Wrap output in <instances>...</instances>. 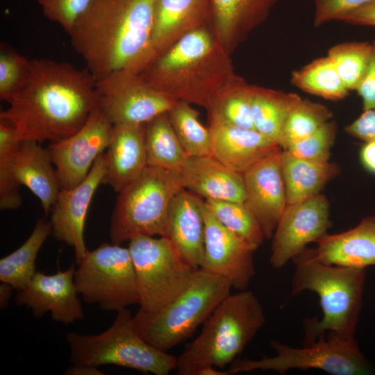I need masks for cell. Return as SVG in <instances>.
<instances>
[{
	"instance_id": "1",
	"label": "cell",
	"mask_w": 375,
	"mask_h": 375,
	"mask_svg": "<svg viewBox=\"0 0 375 375\" xmlns=\"http://www.w3.org/2000/svg\"><path fill=\"white\" fill-rule=\"evenodd\" d=\"M23 88L7 102L0 119L10 123L22 140L53 142L78 131L97 106L96 79L86 67L51 59L30 60Z\"/></svg>"
},
{
	"instance_id": "2",
	"label": "cell",
	"mask_w": 375,
	"mask_h": 375,
	"mask_svg": "<svg viewBox=\"0 0 375 375\" xmlns=\"http://www.w3.org/2000/svg\"><path fill=\"white\" fill-rule=\"evenodd\" d=\"M155 0H92L69 35L96 81L127 69L142 73L158 53L153 42Z\"/></svg>"
},
{
	"instance_id": "3",
	"label": "cell",
	"mask_w": 375,
	"mask_h": 375,
	"mask_svg": "<svg viewBox=\"0 0 375 375\" xmlns=\"http://www.w3.org/2000/svg\"><path fill=\"white\" fill-rule=\"evenodd\" d=\"M229 54L210 27L194 30L158 54L141 76L176 101L206 109L237 75Z\"/></svg>"
},
{
	"instance_id": "4",
	"label": "cell",
	"mask_w": 375,
	"mask_h": 375,
	"mask_svg": "<svg viewBox=\"0 0 375 375\" xmlns=\"http://www.w3.org/2000/svg\"><path fill=\"white\" fill-rule=\"evenodd\" d=\"M294 273L291 295L305 290L317 293L322 318L304 322L303 345L322 335L354 339L362 306L365 270L322 263L315 260L306 248L292 260Z\"/></svg>"
},
{
	"instance_id": "5",
	"label": "cell",
	"mask_w": 375,
	"mask_h": 375,
	"mask_svg": "<svg viewBox=\"0 0 375 375\" xmlns=\"http://www.w3.org/2000/svg\"><path fill=\"white\" fill-rule=\"evenodd\" d=\"M265 322L262 306L251 291L228 294L177 357V374L196 375L206 367L223 369L231 365Z\"/></svg>"
},
{
	"instance_id": "6",
	"label": "cell",
	"mask_w": 375,
	"mask_h": 375,
	"mask_svg": "<svg viewBox=\"0 0 375 375\" xmlns=\"http://www.w3.org/2000/svg\"><path fill=\"white\" fill-rule=\"evenodd\" d=\"M231 288L226 278L198 269L187 287L165 307L155 312L139 310L133 316L135 329L147 343L167 352L190 338Z\"/></svg>"
},
{
	"instance_id": "7",
	"label": "cell",
	"mask_w": 375,
	"mask_h": 375,
	"mask_svg": "<svg viewBox=\"0 0 375 375\" xmlns=\"http://www.w3.org/2000/svg\"><path fill=\"white\" fill-rule=\"evenodd\" d=\"M66 340L72 364L114 365L155 375H168L177 369V357L153 347L138 333L128 308L117 312L105 331L92 335L70 331Z\"/></svg>"
},
{
	"instance_id": "8",
	"label": "cell",
	"mask_w": 375,
	"mask_h": 375,
	"mask_svg": "<svg viewBox=\"0 0 375 375\" xmlns=\"http://www.w3.org/2000/svg\"><path fill=\"white\" fill-rule=\"evenodd\" d=\"M183 189L180 172L147 165L118 193L109 228L112 243L138 235L165 237L170 202Z\"/></svg>"
},
{
	"instance_id": "9",
	"label": "cell",
	"mask_w": 375,
	"mask_h": 375,
	"mask_svg": "<svg viewBox=\"0 0 375 375\" xmlns=\"http://www.w3.org/2000/svg\"><path fill=\"white\" fill-rule=\"evenodd\" d=\"M128 248L140 297V310L155 312L174 300L198 269L188 263L165 237L138 235Z\"/></svg>"
},
{
	"instance_id": "10",
	"label": "cell",
	"mask_w": 375,
	"mask_h": 375,
	"mask_svg": "<svg viewBox=\"0 0 375 375\" xmlns=\"http://www.w3.org/2000/svg\"><path fill=\"white\" fill-rule=\"evenodd\" d=\"M270 347L272 357L259 360L235 359L228 374L254 370H272L283 374L292 369H319L333 375H358L372 372V368L358 348L356 339L322 335L302 348L292 347L276 340Z\"/></svg>"
},
{
	"instance_id": "11",
	"label": "cell",
	"mask_w": 375,
	"mask_h": 375,
	"mask_svg": "<svg viewBox=\"0 0 375 375\" xmlns=\"http://www.w3.org/2000/svg\"><path fill=\"white\" fill-rule=\"evenodd\" d=\"M74 273V283L84 301L118 312L140 303L136 277L128 248L103 242L88 249Z\"/></svg>"
},
{
	"instance_id": "12",
	"label": "cell",
	"mask_w": 375,
	"mask_h": 375,
	"mask_svg": "<svg viewBox=\"0 0 375 375\" xmlns=\"http://www.w3.org/2000/svg\"><path fill=\"white\" fill-rule=\"evenodd\" d=\"M97 106L113 124H142L167 112L176 101L154 89L141 76L127 69L96 82Z\"/></svg>"
},
{
	"instance_id": "13",
	"label": "cell",
	"mask_w": 375,
	"mask_h": 375,
	"mask_svg": "<svg viewBox=\"0 0 375 375\" xmlns=\"http://www.w3.org/2000/svg\"><path fill=\"white\" fill-rule=\"evenodd\" d=\"M113 126L96 106L78 131L49 144L47 149L55 166L60 189L74 188L86 178L95 160L107 149Z\"/></svg>"
},
{
	"instance_id": "14",
	"label": "cell",
	"mask_w": 375,
	"mask_h": 375,
	"mask_svg": "<svg viewBox=\"0 0 375 375\" xmlns=\"http://www.w3.org/2000/svg\"><path fill=\"white\" fill-rule=\"evenodd\" d=\"M330 205L321 193L304 201L288 204L272 236L269 262L272 267H283L301 253L310 242H316L331 226Z\"/></svg>"
},
{
	"instance_id": "15",
	"label": "cell",
	"mask_w": 375,
	"mask_h": 375,
	"mask_svg": "<svg viewBox=\"0 0 375 375\" xmlns=\"http://www.w3.org/2000/svg\"><path fill=\"white\" fill-rule=\"evenodd\" d=\"M106 168V153H102L81 183L60 190L50 211L51 235L56 240L74 248L76 265L88 251L84 240L87 213L95 191L102 183Z\"/></svg>"
},
{
	"instance_id": "16",
	"label": "cell",
	"mask_w": 375,
	"mask_h": 375,
	"mask_svg": "<svg viewBox=\"0 0 375 375\" xmlns=\"http://www.w3.org/2000/svg\"><path fill=\"white\" fill-rule=\"evenodd\" d=\"M204 220V253L199 269L226 278L232 288L247 290L255 275V251L224 226L206 204Z\"/></svg>"
},
{
	"instance_id": "17",
	"label": "cell",
	"mask_w": 375,
	"mask_h": 375,
	"mask_svg": "<svg viewBox=\"0 0 375 375\" xmlns=\"http://www.w3.org/2000/svg\"><path fill=\"white\" fill-rule=\"evenodd\" d=\"M75 262L65 270L47 275L37 271L28 285L17 291L15 303L32 310L35 318L50 312L52 319L64 324L83 320V310L74 283Z\"/></svg>"
},
{
	"instance_id": "18",
	"label": "cell",
	"mask_w": 375,
	"mask_h": 375,
	"mask_svg": "<svg viewBox=\"0 0 375 375\" xmlns=\"http://www.w3.org/2000/svg\"><path fill=\"white\" fill-rule=\"evenodd\" d=\"M279 147L242 173L244 205L258 222L265 238H272L285 209L287 197Z\"/></svg>"
},
{
	"instance_id": "19",
	"label": "cell",
	"mask_w": 375,
	"mask_h": 375,
	"mask_svg": "<svg viewBox=\"0 0 375 375\" xmlns=\"http://www.w3.org/2000/svg\"><path fill=\"white\" fill-rule=\"evenodd\" d=\"M212 156L228 168L244 173L279 147L274 140L255 129L230 124L208 112Z\"/></svg>"
},
{
	"instance_id": "20",
	"label": "cell",
	"mask_w": 375,
	"mask_h": 375,
	"mask_svg": "<svg viewBox=\"0 0 375 375\" xmlns=\"http://www.w3.org/2000/svg\"><path fill=\"white\" fill-rule=\"evenodd\" d=\"M205 201L186 189L179 191L170 202L165 238L182 258L199 269L205 242Z\"/></svg>"
},
{
	"instance_id": "21",
	"label": "cell",
	"mask_w": 375,
	"mask_h": 375,
	"mask_svg": "<svg viewBox=\"0 0 375 375\" xmlns=\"http://www.w3.org/2000/svg\"><path fill=\"white\" fill-rule=\"evenodd\" d=\"M316 242L317 247L308 251L322 263L362 269L375 266V215L347 231L326 233Z\"/></svg>"
},
{
	"instance_id": "22",
	"label": "cell",
	"mask_w": 375,
	"mask_h": 375,
	"mask_svg": "<svg viewBox=\"0 0 375 375\" xmlns=\"http://www.w3.org/2000/svg\"><path fill=\"white\" fill-rule=\"evenodd\" d=\"M278 0H210V28L231 54L268 17Z\"/></svg>"
},
{
	"instance_id": "23",
	"label": "cell",
	"mask_w": 375,
	"mask_h": 375,
	"mask_svg": "<svg viewBox=\"0 0 375 375\" xmlns=\"http://www.w3.org/2000/svg\"><path fill=\"white\" fill-rule=\"evenodd\" d=\"M145 124L114 125L106 153V168L102 183L116 192L135 180L147 166L144 144Z\"/></svg>"
},
{
	"instance_id": "24",
	"label": "cell",
	"mask_w": 375,
	"mask_h": 375,
	"mask_svg": "<svg viewBox=\"0 0 375 375\" xmlns=\"http://www.w3.org/2000/svg\"><path fill=\"white\" fill-rule=\"evenodd\" d=\"M180 172L184 188L205 200L244 202L242 174L212 156H188Z\"/></svg>"
},
{
	"instance_id": "25",
	"label": "cell",
	"mask_w": 375,
	"mask_h": 375,
	"mask_svg": "<svg viewBox=\"0 0 375 375\" xmlns=\"http://www.w3.org/2000/svg\"><path fill=\"white\" fill-rule=\"evenodd\" d=\"M210 0H155L153 42L158 54L185 35L210 28Z\"/></svg>"
},
{
	"instance_id": "26",
	"label": "cell",
	"mask_w": 375,
	"mask_h": 375,
	"mask_svg": "<svg viewBox=\"0 0 375 375\" xmlns=\"http://www.w3.org/2000/svg\"><path fill=\"white\" fill-rule=\"evenodd\" d=\"M47 149L34 140H22L15 163L18 182L41 203L45 216L50 212L60 187Z\"/></svg>"
},
{
	"instance_id": "27",
	"label": "cell",
	"mask_w": 375,
	"mask_h": 375,
	"mask_svg": "<svg viewBox=\"0 0 375 375\" xmlns=\"http://www.w3.org/2000/svg\"><path fill=\"white\" fill-rule=\"evenodd\" d=\"M281 167L288 204L320 194L326 185L340 172L338 165L334 162L303 160L283 149Z\"/></svg>"
},
{
	"instance_id": "28",
	"label": "cell",
	"mask_w": 375,
	"mask_h": 375,
	"mask_svg": "<svg viewBox=\"0 0 375 375\" xmlns=\"http://www.w3.org/2000/svg\"><path fill=\"white\" fill-rule=\"evenodd\" d=\"M301 100L294 93L253 85L251 112L255 130L278 144L289 113Z\"/></svg>"
},
{
	"instance_id": "29",
	"label": "cell",
	"mask_w": 375,
	"mask_h": 375,
	"mask_svg": "<svg viewBox=\"0 0 375 375\" xmlns=\"http://www.w3.org/2000/svg\"><path fill=\"white\" fill-rule=\"evenodd\" d=\"M49 235H51L50 221L39 218L28 239L0 260V281L10 284L17 291L24 290L37 272L38 253Z\"/></svg>"
},
{
	"instance_id": "30",
	"label": "cell",
	"mask_w": 375,
	"mask_h": 375,
	"mask_svg": "<svg viewBox=\"0 0 375 375\" xmlns=\"http://www.w3.org/2000/svg\"><path fill=\"white\" fill-rule=\"evenodd\" d=\"M144 144L148 166L180 172L188 156L171 125L167 112L146 123Z\"/></svg>"
},
{
	"instance_id": "31",
	"label": "cell",
	"mask_w": 375,
	"mask_h": 375,
	"mask_svg": "<svg viewBox=\"0 0 375 375\" xmlns=\"http://www.w3.org/2000/svg\"><path fill=\"white\" fill-rule=\"evenodd\" d=\"M291 83L307 93L332 101L342 99L350 92L327 56L293 72Z\"/></svg>"
},
{
	"instance_id": "32",
	"label": "cell",
	"mask_w": 375,
	"mask_h": 375,
	"mask_svg": "<svg viewBox=\"0 0 375 375\" xmlns=\"http://www.w3.org/2000/svg\"><path fill=\"white\" fill-rule=\"evenodd\" d=\"M252 87L237 75L215 95L206 108L207 112L230 124L255 129L251 112Z\"/></svg>"
},
{
	"instance_id": "33",
	"label": "cell",
	"mask_w": 375,
	"mask_h": 375,
	"mask_svg": "<svg viewBox=\"0 0 375 375\" xmlns=\"http://www.w3.org/2000/svg\"><path fill=\"white\" fill-rule=\"evenodd\" d=\"M171 125L188 156H212L211 135L191 104L176 101L167 111Z\"/></svg>"
},
{
	"instance_id": "34",
	"label": "cell",
	"mask_w": 375,
	"mask_h": 375,
	"mask_svg": "<svg viewBox=\"0 0 375 375\" xmlns=\"http://www.w3.org/2000/svg\"><path fill=\"white\" fill-rule=\"evenodd\" d=\"M22 140L15 128L0 119V209L15 210L22 204V185L15 173V163Z\"/></svg>"
},
{
	"instance_id": "35",
	"label": "cell",
	"mask_w": 375,
	"mask_h": 375,
	"mask_svg": "<svg viewBox=\"0 0 375 375\" xmlns=\"http://www.w3.org/2000/svg\"><path fill=\"white\" fill-rule=\"evenodd\" d=\"M204 201L216 219L252 249L256 251L262 244L265 239L264 233L244 203L214 199Z\"/></svg>"
},
{
	"instance_id": "36",
	"label": "cell",
	"mask_w": 375,
	"mask_h": 375,
	"mask_svg": "<svg viewBox=\"0 0 375 375\" xmlns=\"http://www.w3.org/2000/svg\"><path fill=\"white\" fill-rule=\"evenodd\" d=\"M333 114L325 106L303 99L289 113L281 132L278 146L287 149L291 144L317 131L330 121Z\"/></svg>"
},
{
	"instance_id": "37",
	"label": "cell",
	"mask_w": 375,
	"mask_h": 375,
	"mask_svg": "<svg viewBox=\"0 0 375 375\" xmlns=\"http://www.w3.org/2000/svg\"><path fill=\"white\" fill-rule=\"evenodd\" d=\"M372 49V42L357 41L340 43L328 49L327 56L349 91L356 90L362 79Z\"/></svg>"
},
{
	"instance_id": "38",
	"label": "cell",
	"mask_w": 375,
	"mask_h": 375,
	"mask_svg": "<svg viewBox=\"0 0 375 375\" xmlns=\"http://www.w3.org/2000/svg\"><path fill=\"white\" fill-rule=\"evenodd\" d=\"M30 60L1 43L0 47V99L8 101L26 84Z\"/></svg>"
},
{
	"instance_id": "39",
	"label": "cell",
	"mask_w": 375,
	"mask_h": 375,
	"mask_svg": "<svg viewBox=\"0 0 375 375\" xmlns=\"http://www.w3.org/2000/svg\"><path fill=\"white\" fill-rule=\"evenodd\" d=\"M336 134V124L328 121L309 136L291 144L285 151L312 162H327Z\"/></svg>"
},
{
	"instance_id": "40",
	"label": "cell",
	"mask_w": 375,
	"mask_h": 375,
	"mask_svg": "<svg viewBox=\"0 0 375 375\" xmlns=\"http://www.w3.org/2000/svg\"><path fill=\"white\" fill-rule=\"evenodd\" d=\"M49 20L58 23L69 35L77 19L92 0H37Z\"/></svg>"
},
{
	"instance_id": "41",
	"label": "cell",
	"mask_w": 375,
	"mask_h": 375,
	"mask_svg": "<svg viewBox=\"0 0 375 375\" xmlns=\"http://www.w3.org/2000/svg\"><path fill=\"white\" fill-rule=\"evenodd\" d=\"M314 25L317 27L326 22L344 21L348 16L373 3L375 0H312Z\"/></svg>"
},
{
	"instance_id": "42",
	"label": "cell",
	"mask_w": 375,
	"mask_h": 375,
	"mask_svg": "<svg viewBox=\"0 0 375 375\" xmlns=\"http://www.w3.org/2000/svg\"><path fill=\"white\" fill-rule=\"evenodd\" d=\"M372 45V54L367 69L356 90L361 99L363 110H375V39Z\"/></svg>"
},
{
	"instance_id": "43",
	"label": "cell",
	"mask_w": 375,
	"mask_h": 375,
	"mask_svg": "<svg viewBox=\"0 0 375 375\" xmlns=\"http://www.w3.org/2000/svg\"><path fill=\"white\" fill-rule=\"evenodd\" d=\"M345 130L350 135L364 142L375 140V110H363Z\"/></svg>"
},
{
	"instance_id": "44",
	"label": "cell",
	"mask_w": 375,
	"mask_h": 375,
	"mask_svg": "<svg viewBox=\"0 0 375 375\" xmlns=\"http://www.w3.org/2000/svg\"><path fill=\"white\" fill-rule=\"evenodd\" d=\"M343 22L375 27V2L348 16Z\"/></svg>"
},
{
	"instance_id": "45",
	"label": "cell",
	"mask_w": 375,
	"mask_h": 375,
	"mask_svg": "<svg viewBox=\"0 0 375 375\" xmlns=\"http://www.w3.org/2000/svg\"><path fill=\"white\" fill-rule=\"evenodd\" d=\"M360 159L365 169L375 174V140L365 142L360 151Z\"/></svg>"
},
{
	"instance_id": "46",
	"label": "cell",
	"mask_w": 375,
	"mask_h": 375,
	"mask_svg": "<svg viewBox=\"0 0 375 375\" xmlns=\"http://www.w3.org/2000/svg\"><path fill=\"white\" fill-rule=\"evenodd\" d=\"M66 375H103L99 367L85 365H76L72 364L64 372Z\"/></svg>"
},
{
	"instance_id": "47",
	"label": "cell",
	"mask_w": 375,
	"mask_h": 375,
	"mask_svg": "<svg viewBox=\"0 0 375 375\" xmlns=\"http://www.w3.org/2000/svg\"><path fill=\"white\" fill-rule=\"evenodd\" d=\"M13 287L6 282L1 281L0 283V308L6 309L9 304L10 297L12 296V290Z\"/></svg>"
},
{
	"instance_id": "48",
	"label": "cell",
	"mask_w": 375,
	"mask_h": 375,
	"mask_svg": "<svg viewBox=\"0 0 375 375\" xmlns=\"http://www.w3.org/2000/svg\"><path fill=\"white\" fill-rule=\"evenodd\" d=\"M228 372H222L214 367H206L199 370L196 375H227Z\"/></svg>"
}]
</instances>
